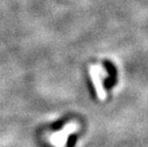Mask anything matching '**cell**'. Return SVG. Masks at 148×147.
Segmentation results:
<instances>
[{
  "label": "cell",
  "instance_id": "obj_1",
  "mask_svg": "<svg viewBox=\"0 0 148 147\" xmlns=\"http://www.w3.org/2000/svg\"><path fill=\"white\" fill-rule=\"evenodd\" d=\"M91 75H92L93 81H94V84H95L97 95H99V96L100 98H105V92L102 88L101 83H100V79H99V73H97V68L92 67V69H91Z\"/></svg>",
  "mask_w": 148,
  "mask_h": 147
}]
</instances>
